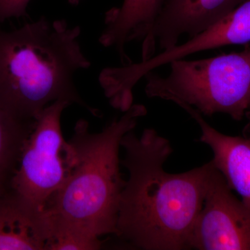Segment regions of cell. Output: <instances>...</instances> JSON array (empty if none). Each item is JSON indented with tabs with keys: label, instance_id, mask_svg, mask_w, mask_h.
<instances>
[{
	"label": "cell",
	"instance_id": "obj_1",
	"mask_svg": "<svg viewBox=\"0 0 250 250\" xmlns=\"http://www.w3.org/2000/svg\"><path fill=\"white\" fill-rule=\"evenodd\" d=\"M121 147L129 178L115 235L141 250L190 249L213 161L183 173H168L164 164L173 149L154 129H145L141 136L131 130L123 136Z\"/></svg>",
	"mask_w": 250,
	"mask_h": 250
},
{
	"label": "cell",
	"instance_id": "obj_2",
	"mask_svg": "<svg viewBox=\"0 0 250 250\" xmlns=\"http://www.w3.org/2000/svg\"><path fill=\"white\" fill-rule=\"evenodd\" d=\"M80 34L79 26L45 17L13 30L0 27V101L18 116L33 121L58 100L101 116L82 99L74 82L79 70L91 65L81 47Z\"/></svg>",
	"mask_w": 250,
	"mask_h": 250
},
{
	"label": "cell",
	"instance_id": "obj_3",
	"mask_svg": "<svg viewBox=\"0 0 250 250\" xmlns=\"http://www.w3.org/2000/svg\"><path fill=\"white\" fill-rule=\"evenodd\" d=\"M146 114L144 105L134 104L98 133L91 132L85 120L77 122L65 144L66 177L45 206L51 231L72 230L99 238L116 234L126 184L120 170L121 141Z\"/></svg>",
	"mask_w": 250,
	"mask_h": 250
},
{
	"label": "cell",
	"instance_id": "obj_4",
	"mask_svg": "<svg viewBox=\"0 0 250 250\" xmlns=\"http://www.w3.org/2000/svg\"><path fill=\"white\" fill-rule=\"evenodd\" d=\"M166 77L145 76L146 95L195 108L202 116L225 113L241 121L250 108V47L240 52L170 63Z\"/></svg>",
	"mask_w": 250,
	"mask_h": 250
},
{
	"label": "cell",
	"instance_id": "obj_5",
	"mask_svg": "<svg viewBox=\"0 0 250 250\" xmlns=\"http://www.w3.org/2000/svg\"><path fill=\"white\" fill-rule=\"evenodd\" d=\"M70 105L58 100L38 117L13 179L11 190L42 210L66 177V141L61 121L62 111Z\"/></svg>",
	"mask_w": 250,
	"mask_h": 250
},
{
	"label": "cell",
	"instance_id": "obj_6",
	"mask_svg": "<svg viewBox=\"0 0 250 250\" xmlns=\"http://www.w3.org/2000/svg\"><path fill=\"white\" fill-rule=\"evenodd\" d=\"M232 191L215 166L192 231L190 249L250 250V209Z\"/></svg>",
	"mask_w": 250,
	"mask_h": 250
},
{
	"label": "cell",
	"instance_id": "obj_7",
	"mask_svg": "<svg viewBox=\"0 0 250 250\" xmlns=\"http://www.w3.org/2000/svg\"><path fill=\"white\" fill-rule=\"evenodd\" d=\"M165 0H124L120 7L105 14V27L99 42L106 47H113L119 54L123 65L131 63L125 47L129 42L141 43V61L156 54L154 27Z\"/></svg>",
	"mask_w": 250,
	"mask_h": 250
},
{
	"label": "cell",
	"instance_id": "obj_8",
	"mask_svg": "<svg viewBox=\"0 0 250 250\" xmlns=\"http://www.w3.org/2000/svg\"><path fill=\"white\" fill-rule=\"evenodd\" d=\"M247 0H165L156 21L154 37L162 51L193 37Z\"/></svg>",
	"mask_w": 250,
	"mask_h": 250
},
{
	"label": "cell",
	"instance_id": "obj_9",
	"mask_svg": "<svg viewBox=\"0 0 250 250\" xmlns=\"http://www.w3.org/2000/svg\"><path fill=\"white\" fill-rule=\"evenodd\" d=\"M201 129L200 141L213 152V164L250 209V136L222 134L204 119L202 113L184 103L177 104Z\"/></svg>",
	"mask_w": 250,
	"mask_h": 250
},
{
	"label": "cell",
	"instance_id": "obj_10",
	"mask_svg": "<svg viewBox=\"0 0 250 250\" xmlns=\"http://www.w3.org/2000/svg\"><path fill=\"white\" fill-rule=\"evenodd\" d=\"M50 233L45 210L12 190L0 196V250H46Z\"/></svg>",
	"mask_w": 250,
	"mask_h": 250
},
{
	"label": "cell",
	"instance_id": "obj_11",
	"mask_svg": "<svg viewBox=\"0 0 250 250\" xmlns=\"http://www.w3.org/2000/svg\"><path fill=\"white\" fill-rule=\"evenodd\" d=\"M36 121L18 116L0 101V196L11 190L23 147Z\"/></svg>",
	"mask_w": 250,
	"mask_h": 250
},
{
	"label": "cell",
	"instance_id": "obj_12",
	"mask_svg": "<svg viewBox=\"0 0 250 250\" xmlns=\"http://www.w3.org/2000/svg\"><path fill=\"white\" fill-rule=\"evenodd\" d=\"M100 238L72 230L51 232L46 250H95L101 248Z\"/></svg>",
	"mask_w": 250,
	"mask_h": 250
},
{
	"label": "cell",
	"instance_id": "obj_13",
	"mask_svg": "<svg viewBox=\"0 0 250 250\" xmlns=\"http://www.w3.org/2000/svg\"><path fill=\"white\" fill-rule=\"evenodd\" d=\"M83 0H67L72 5H78ZM31 0H0V24L11 18L24 17L27 15Z\"/></svg>",
	"mask_w": 250,
	"mask_h": 250
},
{
	"label": "cell",
	"instance_id": "obj_14",
	"mask_svg": "<svg viewBox=\"0 0 250 250\" xmlns=\"http://www.w3.org/2000/svg\"><path fill=\"white\" fill-rule=\"evenodd\" d=\"M246 118L248 119V123L245 127L244 131H243V135L250 136V117H246Z\"/></svg>",
	"mask_w": 250,
	"mask_h": 250
}]
</instances>
